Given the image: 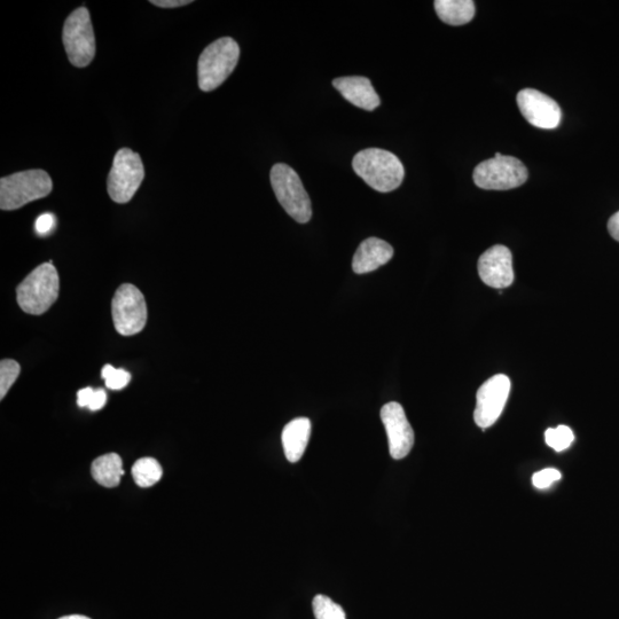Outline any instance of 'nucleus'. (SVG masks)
<instances>
[{
  "label": "nucleus",
  "instance_id": "0eeeda50",
  "mask_svg": "<svg viewBox=\"0 0 619 619\" xmlns=\"http://www.w3.org/2000/svg\"><path fill=\"white\" fill-rule=\"evenodd\" d=\"M70 64L77 68L88 67L96 56V37L92 27L90 12L80 7L69 14L62 33Z\"/></svg>",
  "mask_w": 619,
  "mask_h": 619
},
{
  "label": "nucleus",
  "instance_id": "cd10ccee",
  "mask_svg": "<svg viewBox=\"0 0 619 619\" xmlns=\"http://www.w3.org/2000/svg\"><path fill=\"white\" fill-rule=\"evenodd\" d=\"M608 231L611 237L619 242V211L609 219Z\"/></svg>",
  "mask_w": 619,
  "mask_h": 619
},
{
  "label": "nucleus",
  "instance_id": "b1692460",
  "mask_svg": "<svg viewBox=\"0 0 619 619\" xmlns=\"http://www.w3.org/2000/svg\"><path fill=\"white\" fill-rule=\"evenodd\" d=\"M101 376L106 381V387L111 390H122L129 385L131 374L122 368L106 365L101 371Z\"/></svg>",
  "mask_w": 619,
  "mask_h": 619
},
{
  "label": "nucleus",
  "instance_id": "c85d7f7f",
  "mask_svg": "<svg viewBox=\"0 0 619 619\" xmlns=\"http://www.w3.org/2000/svg\"><path fill=\"white\" fill-rule=\"evenodd\" d=\"M59 619H91V618L82 616V615H70V616L61 617Z\"/></svg>",
  "mask_w": 619,
  "mask_h": 619
},
{
  "label": "nucleus",
  "instance_id": "dca6fc26",
  "mask_svg": "<svg viewBox=\"0 0 619 619\" xmlns=\"http://www.w3.org/2000/svg\"><path fill=\"white\" fill-rule=\"evenodd\" d=\"M311 421L297 418L289 422L282 432L281 440L289 462L300 461L310 441Z\"/></svg>",
  "mask_w": 619,
  "mask_h": 619
},
{
  "label": "nucleus",
  "instance_id": "f3484780",
  "mask_svg": "<svg viewBox=\"0 0 619 619\" xmlns=\"http://www.w3.org/2000/svg\"><path fill=\"white\" fill-rule=\"evenodd\" d=\"M91 473L94 481L105 488H115L124 475L123 462L119 454L108 453L93 461Z\"/></svg>",
  "mask_w": 619,
  "mask_h": 619
},
{
  "label": "nucleus",
  "instance_id": "5701e85b",
  "mask_svg": "<svg viewBox=\"0 0 619 619\" xmlns=\"http://www.w3.org/2000/svg\"><path fill=\"white\" fill-rule=\"evenodd\" d=\"M107 403V394L104 389L94 390L90 387L81 389L77 393V404L80 407H88L91 411H99Z\"/></svg>",
  "mask_w": 619,
  "mask_h": 619
},
{
  "label": "nucleus",
  "instance_id": "9b49d317",
  "mask_svg": "<svg viewBox=\"0 0 619 619\" xmlns=\"http://www.w3.org/2000/svg\"><path fill=\"white\" fill-rule=\"evenodd\" d=\"M517 105L524 119L536 128L552 130L560 125L562 112L559 104L540 91L534 89L520 91L517 94Z\"/></svg>",
  "mask_w": 619,
  "mask_h": 619
},
{
  "label": "nucleus",
  "instance_id": "4be33fe9",
  "mask_svg": "<svg viewBox=\"0 0 619 619\" xmlns=\"http://www.w3.org/2000/svg\"><path fill=\"white\" fill-rule=\"evenodd\" d=\"M21 367L13 359H3L0 363V398L4 399L19 378Z\"/></svg>",
  "mask_w": 619,
  "mask_h": 619
},
{
  "label": "nucleus",
  "instance_id": "20e7f679",
  "mask_svg": "<svg viewBox=\"0 0 619 619\" xmlns=\"http://www.w3.org/2000/svg\"><path fill=\"white\" fill-rule=\"evenodd\" d=\"M53 190L52 179L41 169L17 172L0 179V209L17 210L46 198Z\"/></svg>",
  "mask_w": 619,
  "mask_h": 619
},
{
  "label": "nucleus",
  "instance_id": "39448f33",
  "mask_svg": "<svg viewBox=\"0 0 619 619\" xmlns=\"http://www.w3.org/2000/svg\"><path fill=\"white\" fill-rule=\"evenodd\" d=\"M270 178L274 194L286 213L297 223L310 222L311 201L296 171L285 163H277L271 169Z\"/></svg>",
  "mask_w": 619,
  "mask_h": 619
},
{
  "label": "nucleus",
  "instance_id": "a211bd4d",
  "mask_svg": "<svg viewBox=\"0 0 619 619\" xmlns=\"http://www.w3.org/2000/svg\"><path fill=\"white\" fill-rule=\"evenodd\" d=\"M435 10L443 22L451 26H462L475 17L473 0H436Z\"/></svg>",
  "mask_w": 619,
  "mask_h": 619
},
{
  "label": "nucleus",
  "instance_id": "a878e982",
  "mask_svg": "<svg viewBox=\"0 0 619 619\" xmlns=\"http://www.w3.org/2000/svg\"><path fill=\"white\" fill-rule=\"evenodd\" d=\"M54 225L56 218L52 214H44L37 218L35 229L39 235H45L53 230Z\"/></svg>",
  "mask_w": 619,
  "mask_h": 619
},
{
  "label": "nucleus",
  "instance_id": "f257e3e1",
  "mask_svg": "<svg viewBox=\"0 0 619 619\" xmlns=\"http://www.w3.org/2000/svg\"><path fill=\"white\" fill-rule=\"evenodd\" d=\"M352 168L368 186L381 193L397 190L405 177L401 160L380 148H368L357 153L352 160Z\"/></svg>",
  "mask_w": 619,
  "mask_h": 619
},
{
  "label": "nucleus",
  "instance_id": "7ed1b4c3",
  "mask_svg": "<svg viewBox=\"0 0 619 619\" xmlns=\"http://www.w3.org/2000/svg\"><path fill=\"white\" fill-rule=\"evenodd\" d=\"M240 58V47L231 37L211 43L201 53L198 62L199 86L202 91H214L233 73Z\"/></svg>",
  "mask_w": 619,
  "mask_h": 619
},
{
  "label": "nucleus",
  "instance_id": "aec40b11",
  "mask_svg": "<svg viewBox=\"0 0 619 619\" xmlns=\"http://www.w3.org/2000/svg\"><path fill=\"white\" fill-rule=\"evenodd\" d=\"M313 614L316 619H347L346 611L326 595H316L312 601Z\"/></svg>",
  "mask_w": 619,
  "mask_h": 619
},
{
  "label": "nucleus",
  "instance_id": "6ab92c4d",
  "mask_svg": "<svg viewBox=\"0 0 619 619\" xmlns=\"http://www.w3.org/2000/svg\"><path fill=\"white\" fill-rule=\"evenodd\" d=\"M163 469L154 458H141L132 467L133 480L140 488H151L162 479Z\"/></svg>",
  "mask_w": 619,
  "mask_h": 619
},
{
  "label": "nucleus",
  "instance_id": "f03ea898",
  "mask_svg": "<svg viewBox=\"0 0 619 619\" xmlns=\"http://www.w3.org/2000/svg\"><path fill=\"white\" fill-rule=\"evenodd\" d=\"M59 274L52 262L39 265L17 288L19 307L33 316H41L58 300Z\"/></svg>",
  "mask_w": 619,
  "mask_h": 619
},
{
  "label": "nucleus",
  "instance_id": "2eb2a0df",
  "mask_svg": "<svg viewBox=\"0 0 619 619\" xmlns=\"http://www.w3.org/2000/svg\"><path fill=\"white\" fill-rule=\"evenodd\" d=\"M394 257V248L378 238H368L360 244L352 260L357 274L370 273L386 265Z\"/></svg>",
  "mask_w": 619,
  "mask_h": 619
},
{
  "label": "nucleus",
  "instance_id": "6e6552de",
  "mask_svg": "<svg viewBox=\"0 0 619 619\" xmlns=\"http://www.w3.org/2000/svg\"><path fill=\"white\" fill-rule=\"evenodd\" d=\"M474 183L489 191H507L527 182L528 169L522 161L497 153L474 170Z\"/></svg>",
  "mask_w": 619,
  "mask_h": 619
},
{
  "label": "nucleus",
  "instance_id": "412c9836",
  "mask_svg": "<svg viewBox=\"0 0 619 619\" xmlns=\"http://www.w3.org/2000/svg\"><path fill=\"white\" fill-rule=\"evenodd\" d=\"M545 441L556 452H562L570 448L575 441V435L569 427L559 426L546 430Z\"/></svg>",
  "mask_w": 619,
  "mask_h": 619
},
{
  "label": "nucleus",
  "instance_id": "423d86ee",
  "mask_svg": "<svg viewBox=\"0 0 619 619\" xmlns=\"http://www.w3.org/2000/svg\"><path fill=\"white\" fill-rule=\"evenodd\" d=\"M144 178L145 168L140 155L130 148H122L116 153L113 167L109 171L107 179L109 197L120 205L128 203L135 197Z\"/></svg>",
  "mask_w": 619,
  "mask_h": 619
},
{
  "label": "nucleus",
  "instance_id": "4468645a",
  "mask_svg": "<svg viewBox=\"0 0 619 619\" xmlns=\"http://www.w3.org/2000/svg\"><path fill=\"white\" fill-rule=\"evenodd\" d=\"M333 86L350 104L372 112L381 104L379 94L373 88L370 80L362 76L335 78Z\"/></svg>",
  "mask_w": 619,
  "mask_h": 619
},
{
  "label": "nucleus",
  "instance_id": "393cba45",
  "mask_svg": "<svg viewBox=\"0 0 619 619\" xmlns=\"http://www.w3.org/2000/svg\"><path fill=\"white\" fill-rule=\"evenodd\" d=\"M561 477V473L558 469L546 468L544 470H540V472L536 473L534 477H532V483H534L535 488L543 490L550 488L552 484L560 481Z\"/></svg>",
  "mask_w": 619,
  "mask_h": 619
},
{
  "label": "nucleus",
  "instance_id": "f8f14e48",
  "mask_svg": "<svg viewBox=\"0 0 619 619\" xmlns=\"http://www.w3.org/2000/svg\"><path fill=\"white\" fill-rule=\"evenodd\" d=\"M381 420L385 425L390 456L401 460L409 456L414 445V432L401 404L391 402L381 409Z\"/></svg>",
  "mask_w": 619,
  "mask_h": 619
},
{
  "label": "nucleus",
  "instance_id": "9d476101",
  "mask_svg": "<svg viewBox=\"0 0 619 619\" xmlns=\"http://www.w3.org/2000/svg\"><path fill=\"white\" fill-rule=\"evenodd\" d=\"M511 380L504 374L493 376L477 391L474 419L476 425L487 429L500 418L511 393Z\"/></svg>",
  "mask_w": 619,
  "mask_h": 619
},
{
  "label": "nucleus",
  "instance_id": "1a4fd4ad",
  "mask_svg": "<svg viewBox=\"0 0 619 619\" xmlns=\"http://www.w3.org/2000/svg\"><path fill=\"white\" fill-rule=\"evenodd\" d=\"M112 315L117 333L132 336L143 331L147 323V305L143 293L131 284L122 285L114 295Z\"/></svg>",
  "mask_w": 619,
  "mask_h": 619
},
{
  "label": "nucleus",
  "instance_id": "bb28decb",
  "mask_svg": "<svg viewBox=\"0 0 619 619\" xmlns=\"http://www.w3.org/2000/svg\"><path fill=\"white\" fill-rule=\"evenodd\" d=\"M151 4L161 9H177V7L192 4L191 0H151Z\"/></svg>",
  "mask_w": 619,
  "mask_h": 619
},
{
  "label": "nucleus",
  "instance_id": "ddd939ff",
  "mask_svg": "<svg viewBox=\"0 0 619 619\" xmlns=\"http://www.w3.org/2000/svg\"><path fill=\"white\" fill-rule=\"evenodd\" d=\"M479 273L485 285L504 289L513 284L514 269L511 250L505 246H493L479 261Z\"/></svg>",
  "mask_w": 619,
  "mask_h": 619
}]
</instances>
